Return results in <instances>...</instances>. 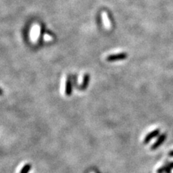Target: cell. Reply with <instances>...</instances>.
Returning <instances> with one entry per match:
<instances>
[{
  "instance_id": "obj_9",
  "label": "cell",
  "mask_w": 173,
  "mask_h": 173,
  "mask_svg": "<svg viewBox=\"0 0 173 173\" xmlns=\"http://www.w3.org/2000/svg\"><path fill=\"white\" fill-rule=\"evenodd\" d=\"M31 169V164H26L22 167V168L20 170V173H28L30 172Z\"/></svg>"
},
{
  "instance_id": "obj_4",
  "label": "cell",
  "mask_w": 173,
  "mask_h": 173,
  "mask_svg": "<svg viewBox=\"0 0 173 173\" xmlns=\"http://www.w3.org/2000/svg\"><path fill=\"white\" fill-rule=\"evenodd\" d=\"M166 138H167V134L166 133H163L159 136L158 138L156 140V141L152 145L151 149L152 150H156L157 149H158L160 146H162V144L165 141Z\"/></svg>"
},
{
  "instance_id": "obj_10",
  "label": "cell",
  "mask_w": 173,
  "mask_h": 173,
  "mask_svg": "<svg viewBox=\"0 0 173 173\" xmlns=\"http://www.w3.org/2000/svg\"><path fill=\"white\" fill-rule=\"evenodd\" d=\"M44 39L47 41H51L52 39H53V38H52V36L49 35L48 34H46L44 36Z\"/></svg>"
},
{
  "instance_id": "obj_14",
  "label": "cell",
  "mask_w": 173,
  "mask_h": 173,
  "mask_svg": "<svg viewBox=\"0 0 173 173\" xmlns=\"http://www.w3.org/2000/svg\"><path fill=\"white\" fill-rule=\"evenodd\" d=\"M97 173H100V172H97Z\"/></svg>"
},
{
  "instance_id": "obj_6",
  "label": "cell",
  "mask_w": 173,
  "mask_h": 173,
  "mask_svg": "<svg viewBox=\"0 0 173 173\" xmlns=\"http://www.w3.org/2000/svg\"><path fill=\"white\" fill-rule=\"evenodd\" d=\"M172 169L169 166H167V164H164V166L161 167L157 170V173H171L172 172Z\"/></svg>"
},
{
  "instance_id": "obj_13",
  "label": "cell",
  "mask_w": 173,
  "mask_h": 173,
  "mask_svg": "<svg viewBox=\"0 0 173 173\" xmlns=\"http://www.w3.org/2000/svg\"><path fill=\"white\" fill-rule=\"evenodd\" d=\"M1 89H0V95H1Z\"/></svg>"
},
{
  "instance_id": "obj_8",
  "label": "cell",
  "mask_w": 173,
  "mask_h": 173,
  "mask_svg": "<svg viewBox=\"0 0 173 173\" xmlns=\"http://www.w3.org/2000/svg\"><path fill=\"white\" fill-rule=\"evenodd\" d=\"M102 17H103V22H104V25H105V27H107V28H108V27H110V20H109V17H108V14H107L105 12H104L102 14Z\"/></svg>"
},
{
  "instance_id": "obj_12",
  "label": "cell",
  "mask_w": 173,
  "mask_h": 173,
  "mask_svg": "<svg viewBox=\"0 0 173 173\" xmlns=\"http://www.w3.org/2000/svg\"><path fill=\"white\" fill-rule=\"evenodd\" d=\"M168 156L169 157H173V150H171L170 152H169Z\"/></svg>"
},
{
  "instance_id": "obj_11",
  "label": "cell",
  "mask_w": 173,
  "mask_h": 173,
  "mask_svg": "<svg viewBox=\"0 0 173 173\" xmlns=\"http://www.w3.org/2000/svg\"><path fill=\"white\" fill-rule=\"evenodd\" d=\"M167 166H169L171 169H173V162H167L165 163Z\"/></svg>"
},
{
  "instance_id": "obj_3",
  "label": "cell",
  "mask_w": 173,
  "mask_h": 173,
  "mask_svg": "<svg viewBox=\"0 0 173 173\" xmlns=\"http://www.w3.org/2000/svg\"><path fill=\"white\" fill-rule=\"evenodd\" d=\"M160 130L159 129H156L155 130H153V131H152L151 132L148 133V134H146V136L144 137V138H143V143H144V144H147V143H149L152 139H153L154 138L158 136L159 134H160Z\"/></svg>"
},
{
  "instance_id": "obj_1",
  "label": "cell",
  "mask_w": 173,
  "mask_h": 173,
  "mask_svg": "<svg viewBox=\"0 0 173 173\" xmlns=\"http://www.w3.org/2000/svg\"><path fill=\"white\" fill-rule=\"evenodd\" d=\"M62 92L64 93L65 95L69 96L71 95L72 92V86H71L70 78L65 77L63 80V84H62Z\"/></svg>"
},
{
  "instance_id": "obj_5",
  "label": "cell",
  "mask_w": 173,
  "mask_h": 173,
  "mask_svg": "<svg viewBox=\"0 0 173 173\" xmlns=\"http://www.w3.org/2000/svg\"><path fill=\"white\" fill-rule=\"evenodd\" d=\"M40 35H41V27L38 25L34 26L31 32V38L33 42H37L40 37Z\"/></svg>"
},
{
  "instance_id": "obj_2",
  "label": "cell",
  "mask_w": 173,
  "mask_h": 173,
  "mask_svg": "<svg viewBox=\"0 0 173 173\" xmlns=\"http://www.w3.org/2000/svg\"><path fill=\"white\" fill-rule=\"evenodd\" d=\"M128 57V54L126 53H116V54H111L109 55L106 57L107 61H115L124 60Z\"/></svg>"
},
{
  "instance_id": "obj_7",
  "label": "cell",
  "mask_w": 173,
  "mask_h": 173,
  "mask_svg": "<svg viewBox=\"0 0 173 173\" xmlns=\"http://www.w3.org/2000/svg\"><path fill=\"white\" fill-rule=\"evenodd\" d=\"M89 74H84V76L82 78V81L81 82V89H85V88L87 86L88 82H89Z\"/></svg>"
}]
</instances>
